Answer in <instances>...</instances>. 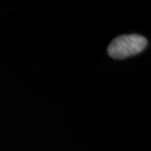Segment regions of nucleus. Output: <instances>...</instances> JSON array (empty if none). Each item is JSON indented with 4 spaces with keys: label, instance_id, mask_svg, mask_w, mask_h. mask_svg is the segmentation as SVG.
<instances>
[{
    "label": "nucleus",
    "instance_id": "f257e3e1",
    "mask_svg": "<svg viewBox=\"0 0 151 151\" xmlns=\"http://www.w3.org/2000/svg\"><path fill=\"white\" fill-rule=\"evenodd\" d=\"M147 40L139 35H124L115 38L108 47V55L113 59H125L139 54L147 46Z\"/></svg>",
    "mask_w": 151,
    "mask_h": 151
}]
</instances>
